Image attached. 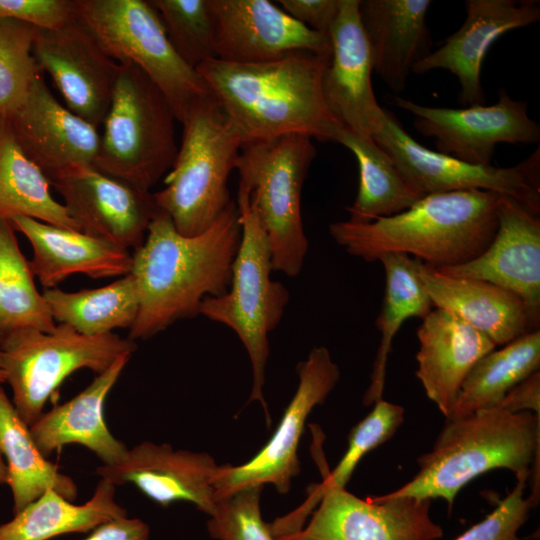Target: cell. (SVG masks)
I'll return each instance as SVG.
<instances>
[{"instance_id":"6da1fadb","label":"cell","mask_w":540,"mask_h":540,"mask_svg":"<svg viewBox=\"0 0 540 540\" xmlns=\"http://www.w3.org/2000/svg\"><path fill=\"white\" fill-rule=\"evenodd\" d=\"M242 228L236 202L195 236L180 234L159 211L132 253L139 308L129 339H148L177 320L199 315L205 297L227 293Z\"/></svg>"},{"instance_id":"7a4b0ae2","label":"cell","mask_w":540,"mask_h":540,"mask_svg":"<svg viewBox=\"0 0 540 540\" xmlns=\"http://www.w3.org/2000/svg\"><path fill=\"white\" fill-rule=\"evenodd\" d=\"M331 52L295 51L262 63L217 58L196 70L224 109L243 143L287 134L332 141L340 125L322 95Z\"/></svg>"},{"instance_id":"3957f363","label":"cell","mask_w":540,"mask_h":540,"mask_svg":"<svg viewBox=\"0 0 540 540\" xmlns=\"http://www.w3.org/2000/svg\"><path fill=\"white\" fill-rule=\"evenodd\" d=\"M499 197L484 190L426 195L396 215L368 223L333 222L329 232L349 254L367 262L396 252L435 269L453 267L476 258L491 243Z\"/></svg>"},{"instance_id":"277c9868","label":"cell","mask_w":540,"mask_h":540,"mask_svg":"<svg viewBox=\"0 0 540 540\" xmlns=\"http://www.w3.org/2000/svg\"><path fill=\"white\" fill-rule=\"evenodd\" d=\"M540 415L494 407L447 418L432 449L417 459L416 475L381 498L444 499L451 510L459 491L494 469L530 473L540 454Z\"/></svg>"},{"instance_id":"5b68a950","label":"cell","mask_w":540,"mask_h":540,"mask_svg":"<svg viewBox=\"0 0 540 540\" xmlns=\"http://www.w3.org/2000/svg\"><path fill=\"white\" fill-rule=\"evenodd\" d=\"M181 145L153 193L159 210L184 236L207 230L231 202L227 182L243 141L213 94L196 103L182 121Z\"/></svg>"},{"instance_id":"8992f818","label":"cell","mask_w":540,"mask_h":540,"mask_svg":"<svg viewBox=\"0 0 540 540\" xmlns=\"http://www.w3.org/2000/svg\"><path fill=\"white\" fill-rule=\"evenodd\" d=\"M237 208L242 234L233 261L227 293L205 297L199 315L232 329L244 345L252 366V389L249 401H258L271 423L263 395L265 367L269 356L268 334L274 330L289 300L285 286L271 279L272 255L266 232L250 193L238 185Z\"/></svg>"},{"instance_id":"52a82bcc","label":"cell","mask_w":540,"mask_h":540,"mask_svg":"<svg viewBox=\"0 0 540 540\" xmlns=\"http://www.w3.org/2000/svg\"><path fill=\"white\" fill-rule=\"evenodd\" d=\"M119 64L94 167L150 192L177 155V120L163 92L139 67Z\"/></svg>"},{"instance_id":"ba28073f","label":"cell","mask_w":540,"mask_h":540,"mask_svg":"<svg viewBox=\"0 0 540 540\" xmlns=\"http://www.w3.org/2000/svg\"><path fill=\"white\" fill-rule=\"evenodd\" d=\"M312 138L287 134L242 144L236 162L239 186L250 200L266 232L273 270L289 277L302 270L308 251L301 193L316 155Z\"/></svg>"},{"instance_id":"9c48e42d","label":"cell","mask_w":540,"mask_h":540,"mask_svg":"<svg viewBox=\"0 0 540 540\" xmlns=\"http://www.w3.org/2000/svg\"><path fill=\"white\" fill-rule=\"evenodd\" d=\"M137 346L114 333L83 335L65 324L51 332L21 329L0 339V370L12 389V403L30 427L63 381L79 369L96 374Z\"/></svg>"},{"instance_id":"30bf717a","label":"cell","mask_w":540,"mask_h":540,"mask_svg":"<svg viewBox=\"0 0 540 540\" xmlns=\"http://www.w3.org/2000/svg\"><path fill=\"white\" fill-rule=\"evenodd\" d=\"M77 10L110 58L136 65L159 87L178 122L212 94L175 51L149 0H77Z\"/></svg>"},{"instance_id":"8fae6325","label":"cell","mask_w":540,"mask_h":540,"mask_svg":"<svg viewBox=\"0 0 540 540\" xmlns=\"http://www.w3.org/2000/svg\"><path fill=\"white\" fill-rule=\"evenodd\" d=\"M372 138L422 197L466 190L492 191L536 215L540 213L539 148L512 167L470 164L421 145L387 109L383 128Z\"/></svg>"},{"instance_id":"7c38bea8","label":"cell","mask_w":540,"mask_h":540,"mask_svg":"<svg viewBox=\"0 0 540 540\" xmlns=\"http://www.w3.org/2000/svg\"><path fill=\"white\" fill-rule=\"evenodd\" d=\"M297 370V390L267 444L241 465H220L214 479L216 502L239 490L265 484H272L280 494L289 491L292 478L300 472L297 450L307 417L326 400L340 378L338 365L323 346L314 347Z\"/></svg>"},{"instance_id":"4fadbf2b","label":"cell","mask_w":540,"mask_h":540,"mask_svg":"<svg viewBox=\"0 0 540 540\" xmlns=\"http://www.w3.org/2000/svg\"><path fill=\"white\" fill-rule=\"evenodd\" d=\"M391 103L413 115V126L433 138L436 151L475 165H490L496 145L536 144L540 126L527 112V102L512 99L504 88L492 105L464 108L430 107L398 95Z\"/></svg>"},{"instance_id":"5bb4252c","label":"cell","mask_w":540,"mask_h":540,"mask_svg":"<svg viewBox=\"0 0 540 540\" xmlns=\"http://www.w3.org/2000/svg\"><path fill=\"white\" fill-rule=\"evenodd\" d=\"M430 501L380 496L360 499L345 488L323 490L307 524L276 540H438L442 527Z\"/></svg>"},{"instance_id":"9a60e30c","label":"cell","mask_w":540,"mask_h":540,"mask_svg":"<svg viewBox=\"0 0 540 540\" xmlns=\"http://www.w3.org/2000/svg\"><path fill=\"white\" fill-rule=\"evenodd\" d=\"M33 55L40 71L50 75L66 108L99 129L120 64L106 54L88 26L77 16L55 29L39 28Z\"/></svg>"},{"instance_id":"2e32d148","label":"cell","mask_w":540,"mask_h":540,"mask_svg":"<svg viewBox=\"0 0 540 540\" xmlns=\"http://www.w3.org/2000/svg\"><path fill=\"white\" fill-rule=\"evenodd\" d=\"M80 231L130 250L138 248L160 211L153 193L139 190L94 166L47 177Z\"/></svg>"},{"instance_id":"e0dca14e","label":"cell","mask_w":540,"mask_h":540,"mask_svg":"<svg viewBox=\"0 0 540 540\" xmlns=\"http://www.w3.org/2000/svg\"><path fill=\"white\" fill-rule=\"evenodd\" d=\"M329 37L331 57L322 77L325 105L341 126L371 138L383 128L386 109L378 104L372 87L373 61L359 0H340Z\"/></svg>"},{"instance_id":"ac0fdd59","label":"cell","mask_w":540,"mask_h":540,"mask_svg":"<svg viewBox=\"0 0 540 540\" xmlns=\"http://www.w3.org/2000/svg\"><path fill=\"white\" fill-rule=\"evenodd\" d=\"M216 58L262 63L295 51L331 52L328 35L298 22L268 0H209Z\"/></svg>"},{"instance_id":"d6986e66","label":"cell","mask_w":540,"mask_h":540,"mask_svg":"<svg viewBox=\"0 0 540 540\" xmlns=\"http://www.w3.org/2000/svg\"><path fill=\"white\" fill-rule=\"evenodd\" d=\"M219 468L208 453L143 441L128 449L119 463L98 466L95 474L115 486L132 484L163 507L186 501L211 516L217 503L214 479Z\"/></svg>"},{"instance_id":"ffe728a7","label":"cell","mask_w":540,"mask_h":540,"mask_svg":"<svg viewBox=\"0 0 540 540\" xmlns=\"http://www.w3.org/2000/svg\"><path fill=\"white\" fill-rule=\"evenodd\" d=\"M465 8L466 19L460 28L412 72L449 71L460 84L459 103L469 107L485 102L481 68L490 47L505 33L539 21L540 6L536 0H466Z\"/></svg>"},{"instance_id":"44dd1931","label":"cell","mask_w":540,"mask_h":540,"mask_svg":"<svg viewBox=\"0 0 540 540\" xmlns=\"http://www.w3.org/2000/svg\"><path fill=\"white\" fill-rule=\"evenodd\" d=\"M452 277L488 281L503 287L540 322V218L515 200L500 195L498 226L485 251L453 267L436 269Z\"/></svg>"},{"instance_id":"7402d4cb","label":"cell","mask_w":540,"mask_h":540,"mask_svg":"<svg viewBox=\"0 0 540 540\" xmlns=\"http://www.w3.org/2000/svg\"><path fill=\"white\" fill-rule=\"evenodd\" d=\"M5 120L25 155L46 177L77 166H94L100 146L98 129L61 105L41 75L23 104Z\"/></svg>"},{"instance_id":"603a6c76","label":"cell","mask_w":540,"mask_h":540,"mask_svg":"<svg viewBox=\"0 0 540 540\" xmlns=\"http://www.w3.org/2000/svg\"><path fill=\"white\" fill-rule=\"evenodd\" d=\"M416 377L427 397L448 418L460 387L475 363L496 345L442 309H432L417 329Z\"/></svg>"},{"instance_id":"cb8c5ba5","label":"cell","mask_w":540,"mask_h":540,"mask_svg":"<svg viewBox=\"0 0 540 540\" xmlns=\"http://www.w3.org/2000/svg\"><path fill=\"white\" fill-rule=\"evenodd\" d=\"M10 223L30 242L31 269L45 289L73 274L101 279L131 271L132 253L123 246L28 217H14Z\"/></svg>"},{"instance_id":"d4e9b609","label":"cell","mask_w":540,"mask_h":540,"mask_svg":"<svg viewBox=\"0 0 540 540\" xmlns=\"http://www.w3.org/2000/svg\"><path fill=\"white\" fill-rule=\"evenodd\" d=\"M430 0H359V14L373 61V70L399 94L414 66L433 44L426 17Z\"/></svg>"},{"instance_id":"484cf974","label":"cell","mask_w":540,"mask_h":540,"mask_svg":"<svg viewBox=\"0 0 540 540\" xmlns=\"http://www.w3.org/2000/svg\"><path fill=\"white\" fill-rule=\"evenodd\" d=\"M419 274L433 307L464 321L496 346L539 329L523 300L503 287L444 275L423 262Z\"/></svg>"},{"instance_id":"4316f807","label":"cell","mask_w":540,"mask_h":540,"mask_svg":"<svg viewBox=\"0 0 540 540\" xmlns=\"http://www.w3.org/2000/svg\"><path fill=\"white\" fill-rule=\"evenodd\" d=\"M131 356L118 358L80 393L43 412L30 426L31 435L46 458L63 446L76 443L92 451L103 465L123 460L128 448L108 429L104 402Z\"/></svg>"},{"instance_id":"83f0119b","label":"cell","mask_w":540,"mask_h":540,"mask_svg":"<svg viewBox=\"0 0 540 540\" xmlns=\"http://www.w3.org/2000/svg\"><path fill=\"white\" fill-rule=\"evenodd\" d=\"M115 490L113 483L100 478L91 498L78 505L49 489L0 525V540H49L67 533H86L125 517L127 511L116 502Z\"/></svg>"},{"instance_id":"f1b7e54d","label":"cell","mask_w":540,"mask_h":540,"mask_svg":"<svg viewBox=\"0 0 540 540\" xmlns=\"http://www.w3.org/2000/svg\"><path fill=\"white\" fill-rule=\"evenodd\" d=\"M0 452L7 465L13 515L49 489L72 502L77 498L76 483L41 453L30 427L21 419L1 386Z\"/></svg>"},{"instance_id":"f546056e","label":"cell","mask_w":540,"mask_h":540,"mask_svg":"<svg viewBox=\"0 0 540 540\" xmlns=\"http://www.w3.org/2000/svg\"><path fill=\"white\" fill-rule=\"evenodd\" d=\"M378 261L384 268L385 289L382 307L375 321L381 340L373 362L370 384L363 396V404L367 406L382 399L388 356L398 330L409 318L424 319L433 307L419 274L421 260L390 252L381 255Z\"/></svg>"},{"instance_id":"4dcf8cb0","label":"cell","mask_w":540,"mask_h":540,"mask_svg":"<svg viewBox=\"0 0 540 540\" xmlns=\"http://www.w3.org/2000/svg\"><path fill=\"white\" fill-rule=\"evenodd\" d=\"M332 141L349 149L358 163V192L354 202L346 208L349 222L368 223L390 217L422 198L372 137H361L339 125Z\"/></svg>"},{"instance_id":"1f68e13d","label":"cell","mask_w":540,"mask_h":540,"mask_svg":"<svg viewBox=\"0 0 540 540\" xmlns=\"http://www.w3.org/2000/svg\"><path fill=\"white\" fill-rule=\"evenodd\" d=\"M14 217L80 231L66 207L53 198L44 172L19 146L9 122L0 118V219Z\"/></svg>"},{"instance_id":"d6a6232c","label":"cell","mask_w":540,"mask_h":540,"mask_svg":"<svg viewBox=\"0 0 540 540\" xmlns=\"http://www.w3.org/2000/svg\"><path fill=\"white\" fill-rule=\"evenodd\" d=\"M539 367L540 331L537 329L480 358L464 379L448 418L496 407L510 389L539 371Z\"/></svg>"},{"instance_id":"836d02e7","label":"cell","mask_w":540,"mask_h":540,"mask_svg":"<svg viewBox=\"0 0 540 540\" xmlns=\"http://www.w3.org/2000/svg\"><path fill=\"white\" fill-rule=\"evenodd\" d=\"M43 295L54 321L86 336L130 329L139 308L134 277L129 273L103 287L67 292L45 289Z\"/></svg>"},{"instance_id":"e575fe53","label":"cell","mask_w":540,"mask_h":540,"mask_svg":"<svg viewBox=\"0 0 540 540\" xmlns=\"http://www.w3.org/2000/svg\"><path fill=\"white\" fill-rule=\"evenodd\" d=\"M15 232L10 221L0 219V339L21 329L51 332L57 325Z\"/></svg>"},{"instance_id":"d590c367","label":"cell","mask_w":540,"mask_h":540,"mask_svg":"<svg viewBox=\"0 0 540 540\" xmlns=\"http://www.w3.org/2000/svg\"><path fill=\"white\" fill-rule=\"evenodd\" d=\"M372 411L350 431L348 447L343 457L331 472H326L323 480L308 488L305 501L294 511L281 517L288 530H298L319 503L321 493L329 487L345 488L356 466L371 450L389 440L404 421V408L385 401L374 403Z\"/></svg>"},{"instance_id":"8d00e7d4","label":"cell","mask_w":540,"mask_h":540,"mask_svg":"<svg viewBox=\"0 0 540 540\" xmlns=\"http://www.w3.org/2000/svg\"><path fill=\"white\" fill-rule=\"evenodd\" d=\"M39 28L31 23L0 18V118L9 119L25 101L41 75L33 55Z\"/></svg>"},{"instance_id":"74e56055","label":"cell","mask_w":540,"mask_h":540,"mask_svg":"<svg viewBox=\"0 0 540 540\" xmlns=\"http://www.w3.org/2000/svg\"><path fill=\"white\" fill-rule=\"evenodd\" d=\"M157 10L168 39L191 67L216 58L209 0H149Z\"/></svg>"},{"instance_id":"f35d334b","label":"cell","mask_w":540,"mask_h":540,"mask_svg":"<svg viewBox=\"0 0 540 540\" xmlns=\"http://www.w3.org/2000/svg\"><path fill=\"white\" fill-rule=\"evenodd\" d=\"M262 489H242L217 501L207 522L210 536L216 540H276L261 515Z\"/></svg>"},{"instance_id":"ab89813d","label":"cell","mask_w":540,"mask_h":540,"mask_svg":"<svg viewBox=\"0 0 540 540\" xmlns=\"http://www.w3.org/2000/svg\"><path fill=\"white\" fill-rule=\"evenodd\" d=\"M529 476L530 473L517 475L515 487L496 508L454 540H507L517 535L533 508L529 497H524Z\"/></svg>"},{"instance_id":"60d3db41","label":"cell","mask_w":540,"mask_h":540,"mask_svg":"<svg viewBox=\"0 0 540 540\" xmlns=\"http://www.w3.org/2000/svg\"><path fill=\"white\" fill-rule=\"evenodd\" d=\"M78 16L77 0H0V18L55 29Z\"/></svg>"},{"instance_id":"b9f144b4","label":"cell","mask_w":540,"mask_h":540,"mask_svg":"<svg viewBox=\"0 0 540 540\" xmlns=\"http://www.w3.org/2000/svg\"><path fill=\"white\" fill-rule=\"evenodd\" d=\"M283 10L308 28L329 36L340 0H279Z\"/></svg>"},{"instance_id":"7bdbcfd3","label":"cell","mask_w":540,"mask_h":540,"mask_svg":"<svg viewBox=\"0 0 540 540\" xmlns=\"http://www.w3.org/2000/svg\"><path fill=\"white\" fill-rule=\"evenodd\" d=\"M516 413L529 411L540 415V373L534 372L510 389L496 406Z\"/></svg>"},{"instance_id":"ee69618b","label":"cell","mask_w":540,"mask_h":540,"mask_svg":"<svg viewBox=\"0 0 540 540\" xmlns=\"http://www.w3.org/2000/svg\"><path fill=\"white\" fill-rule=\"evenodd\" d=\"M149 536L146 522L125 516L98 525L83 540H148Z\"/></svg>"},{"instance_id":"f6af8a7d","label":"cell","mask_w":540,"mask_h":540,"mask_svg":"<svg viewBox=\"0 0 540 540\" xmlns=\"http://www.w3.org/2000/svg\"><path fill=\"white\" fill-rule=\"evenodd\" d=\"M8 482V470L3 455L0 452V484Z\"/></svg>"},{"instance_id":"bcb514c9","label":"cell","mask_w":540,"mask_h":540,"mask_svg":"<svg viewBox=\"0 0 540 540\" xmlns=\"http://www.w3.org/2000/svg\"><path fill=\"white\" fill-rule=\"evenodd\" d=\"M6 383V376L3 371L0 370V384Z\"/></svg>"},{"instance_id":"7dc6e473","label":"cell","mask_w":540,"mask_h":540,"mask_svg":"<svg viewBox=\"0 0 540 540\" xmlns=\"http://www.w3.org/2000/svg\"><path fill=\"white\" fill-rule=\"evenodd\" d=\"M507 540H523V539L519 538L517 535H514Z\"/></svg>"}]
</instances>
